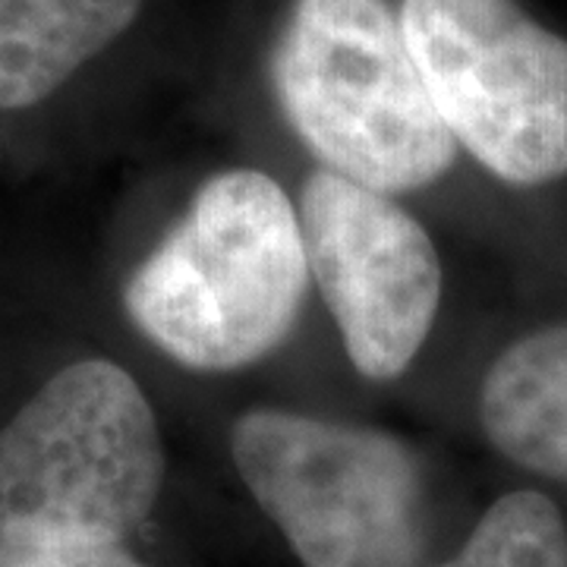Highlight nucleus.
<instances>
[{
  "mask_svg": "<svg viewBox=\"0 0 567 567\" xmlns=\"http://www.w3.org/2000/svg\"><path fill=\"white\" fill-rule=\"evenodd\" d=\"M300 215L262 171L205 181L183 218L130 275L133 324L174 363L234 372L265 360L303 312Z\"/></svg>",
  "mask_w": 567,
  "mask_h": 567,
  "instance_id": "obj_1",
  "label": "nucleus"
},
{
  "mask_svg": "<svg viewBox=\"0 0 567 567\" xmlns=\"http://www.w3.org/2000/svg\"><path fill=\"white\" fill-rule=\"evenodd\" d=\"M265 70L319 162L379 193H413L457 158L410 58L398 0H284Z\"/></svg>",
  "mask_w": 567,
  "mask_h": 567,
  "instance_id": "obj_2",
  "label": "nucleus"
},
{
  "mask_svg": "<svg viewBox=\"0 0 567 567\" xmlns=\"http://www.w3.org/2000/svg\"><path fill=\"white\" fill-rule=\"evenodd\" d=\"M162 483L155 410L111 360L63 365L0 429V533L126 539Z\"/></svg>",
  "mask_w": 567,
  "mask_h": 567,
  "instance_id": "obj_3",
  "label": "nucleus"
},
{
  "mask_svg": "<svg viewBox=\"0 0 567 567\" xmlns=\"http://www.w3.org/2000/svg\"><path fill=\"white\" fill-rule=\"evenodd\" d=\"M230 454L303 567L416 565L423 480L401 439L262 406L234 423Z\"/></svg>",
  "mask_w": 567,
  "mask_h": 567,
  "instance_id": "obj_4",
  "label": "nucleus"
},
{
  "mask_svg": "<svg viewBox=\"0 0 567 567\" xmlns=\"http://www.w3.org/2000/svg\"><path fill=\"white\" fill-rule=\"evenodd\" d=\"M410 58L457 145L514 186L567 174V39L517 0H398Z\"/></svg>",
  "mask_w": 567,
  "mask_h": 567,
  "instance_id": "obj_5",
  "label": "nucleus"
},
{
  "mask_svg": "<svg viewBox=\"0 0 567 567\" xmlns=\"http://www.w3.org/2000/svg\"><path fill=\"white\" fill-rule=\"evenodd\" d=\"M309 278L357 372L398 379L416 360L442 303V262L425 227L388 193L316 171L300 196Z\"/></svg>",
  "mask_w": 567,
  "mask_h": 567,
  "instance_id": "obj_6",
  "label": "nucleus"
},
{
  "mask_svg": "<svg viewBox=\"0 0 567 567\" xmlns=\"http://www.w3.org/2000/svg\"><path fill=\"white\" fill-rule=\"evenodd\" d=\"M148 0H0V107L48 102L133 32Z\"/></svg>",
  "mask_w": 567,
  "mask_h": 567,
  "instance_id": "obj_7",
  "label": "nucleus"
},
{
  "mask_svg": "<svg viewBox=\"0 0 567 567\" xmlns=\"http://www.w3.org/2000/svg\"><path fill=\"white\" fill-rule=\"evenodd\" d=\"M480 420L507 461L567 483V322L539 328L495 357Z\"/></svg>",
  "mask_w": 567,
  "mask_h": 567,
  "instance_id": "obj_8",
  "label": "nucleus"
},
{
  "mask_svg": "<svg viewBox=\"0 0 567 567\" xmlns=\"http://www.w3.org/2000/svg\"><path fill=\"white\" fill-rule=\"evenodd\" d=\"M432 567H567V524L543 492H511L483 514L464 548Z\"/></svg>",
  "mask_w": 567,
  "mask_h": 567,
  "instance_id": "obj_9",
  "label": "nucleus"
},
{
  "mask_svg": "<svg viewBox=\"0 0 567 567\" xmlns=\"http://www.w3.org/2000/svg\"><path fill=\"white\" fill-rule=\"evenodd\" d=\"M0 567H145L123 539L73 533H0Z\"/></svg>",
  "mask_w": 567,
  "mask_h": 567,
  "instance_id": "obj_10",
  "label": "nucleus"
}]
</instances>
